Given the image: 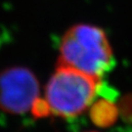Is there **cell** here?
<instances>
[{
	"instance_id": "cell-1",
	"label": "cell",
	"mask_w": 132,
	"mask_h": 132,
	"mask_svg": "<svg viewBox=\"0 0 132 132\" xmlns=\"http://www.w3.org/2000/svg\"><path fill=\"white\" fill-rule=\"evenodd\" d=\"M114 64L106 32L97 26L78 24L63 35L58 66L69 67L102 79Z\"/></svg>"
},
{
	"instance_id": "cell-2",
	"label": "cell",
	"mask_w": 132,
	"mask_h": 132,
	"mask_svg": "<svg viewBox=\"0 0 132 132\" xmlns=\"http://www.w3.org/2000/svg\"><path fill=\"white\" fill-rule=\"evenodd\" d=\"M101 80L69 67L57 66L45 89V100L51 114L73 118L93 104Z\"/></svg>"
},
{
	"instance_id": "cell-3",
	"label": "cell",
	"mask_w": 132,
	"mask_h": 132,
	"mask_svg": "<svg viewBox=\"0 0 132 132\" xmlns=\"http://www.w3.org/2000/svg\"><path fill=\"white\" fill-rule=\"evenodd\" d=\"M39 98V83L32 71L24 67H12L0 72V110L22 114L31 110Z\"/></svg>"
},
{
	"instance_id": "cell-4",
	"label": "cell",
	"mask_w": 132,
	"mask_h": 132,
	"mask_svg": "<svg viewBox=\"0 0 132 132\" xmlns=\"http://www.w3.org/2000/svg\"><path fill=\"white\" fill-rule=\"evenodd\" d=\"M92 112V118L99 124H110L117 117L116 107L108 102L97 103Z\"/></svg>"
},
{
	"instance_id": "cell-5",
	"label": "cell",
	"mask_w": 132,
	"mask_h": 132,
	"mask_svg": "<svg viewBox=\"0 0 132 132\" xmlns=\"http://www.w3.org/2000/svg\"><path fill=\"white\" fill-rule=\"evenodd\" d=\"M30 111H31L33 117L36 118H46V117H49L51 114V112H50V109H49V106H48L46 100L42 99L40 97L33 102Z\"/></svg>"
}]
</instances>
